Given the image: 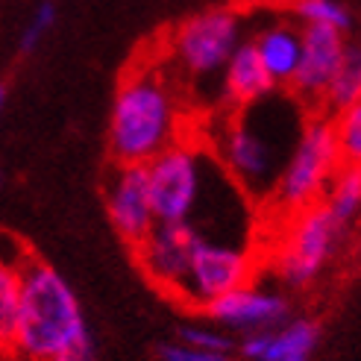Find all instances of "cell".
I'll use <instances>...</instances> for the list:
<instances>
[{
  "instance_id": "cell-1",
  "label": "cell",
  "mask_w": 361,
  "mask_h": 361,
  "mask_svg": "<svg viewBox=\"0 0 361 361\" xmlns=\"http://www.w3.org/2000/svg\"><path fill=\"white\" fill-rule=\"evenodd\" d=\"M309 118L312 109L294 92L279 94L276 88L256 103L232 109V118L224 121L214 141L218 161L250 200L270 203Z\"/></svg>"
},
{
  "instance_id": "cell-2",
  "label": "cell",
  "mask_w": 361,
  "mask_h": 361,
  "mask_svg": "<svg viewBox=\"0 0 361 361\" xmlns=\"http://www.w3.org/2000/svg\"><path fill=\"white\" fill-rule=\"evenodd\" d=\"M21 314L9 355L24 361H56L68 347L88 338V323L74 288L44 259L21 252Z\"/></svg>"
},
{
  "instance_id": "cell-3",
  "label": "cell",
  "mask_w": 361,
  "mask_h": 361,
  "mask_svg": "<svg viewBox=\"0 0 361 361\" xmlns=\"http://www.w3.org/2000/svg\"><path fill=\"white\" fill-rule=\"evenodd\" d=\"M176 97L153 68L130 71L112 100L109 156L115 165H147L176 144Z\"/></svg>"
},
{
  "instance_id": "cell-4",
  "label": "cell",
  "mask_w": 361,
  "mask_h": 361,
  "mask_svg": "<svg viewBox=\"0 0 361 361\" xmlns=\"http://www.w3.org/2000/svg\"><path fill=\"white\" fill-rule=\"evenodd\" d=\"M341 165L344 161H341L332 115L312 112L267 209L282 218H294L302 209L323 203Z\"/></svg>"
},
{
  "instance_id": "cell-5",
  "label": "cell",
  "mask_w": 361,
  "mask_h": 361,
  "mask_svg": "<svg viewBox=\"0 0 361 361\" xmlns=\"http://www.w3.org/2000/svg\"><path fill=\"white\" fill-rule=\"evenodd\" d=\"M241 47V15L232 9H206L191 15L171 35V56L185 77H224L232 53Z\"/></svg>"
},
{
  "instance_id": "cell-6",
  "label": "cell",
  "mask_w": 361,
  "mask_h": 361,
  "mask_svg": "<svg viewBox=\"0 0 361 361\" xmlns=\"http://www.w3.org/2000/svg\"><path fill=\"white\" fill-rule=\"evenodd\" d=\"M341 232H344V224L335 218L326 203L309 206L294 218H288V235L274 256L279 279L291 288H305L314 282L332 259Z\"/></svg>"
},
{
  "instance_id": "cell-7",
  "label": "cell",
  "mask_w": 361,
  "mask_h": 361,
  "mask_svg": "<svg viewBox=\"0 0 361 361\" xmlns=\"http://www.w3.org/2000/svg\"><path fill=\"white\" fill-rule=\"evenodd\" d=\"M147 171L156 221H191L209 179L203 150L188 141H176L147 161Z\"/></svg>"
},
{
  "instance_id": "cell-8",
  "label": "cell",
  "mask_w": 361,
  "mask_h": 361,
  "mask_svg": "<svg viewBox=\"0 0 361 361\" xmlns=\"http://www.w3.org/2000/svg\"><path fill=\"white\" fill-rule=\"evenodd\" d=\"M252 274H256V262H252L250 250H244L238 244L200 238V244L194 250L188 282L176 302L203 312L212 300L235 291L241 285H250Z\"/></svg>"
},
{
  "instance_id": "cell-9",
  "label": "cell",
  "mask_w": 361,
  "mask_h": 361,
  "mask_svg": "<svg viewBox=\"0 0 361 361\" xmlns=\"http://www.w3.org/2000/svg\"><path fill=\"white\" fill-rule=\"evenodd\" d=\"M200 238H203L200 229L188 221H159L150 229V235L133 250V256L144 270V276L159 291L179 300L188 282L194 250L200 244Z\"/></svg>"
},
{
  "instance_id": "cell-10",
  "label": "cell",
  "mask_w": 361,
  "mask_h": 361,
  "mask_svg": "<svg viewBox=\"0 0 361 361\" xmlns=\"http://www.w3.org/2000/svg\"><path fill=\"white\" fill-rule=\"evenodd\" d=\"M103 203L121 241L135 250L159 224L150 197L147 165H112L103 179Z\"/></svg>"
},
{
  "instance_id": "cell-11",
  "label": "cell",
  "mask_w": 361,
  "mask_h": 361,
  "mask_svg": "<svg viewBox=\"0 0 361 361\" xmlns=\"http://www.w3.org/2000/svg\"><path fill=\"white\" fill-rule=\"evenodd\" d=\"M344 53H347V39L341 30L323 24H302V56L297 77L291 82V92L312 112L323 109V97H326L338 68L344 62Z\"/></svg>"
},
{
  "instance_id": "cell-12",
  "label": "cell",
  "mask_w": 361,
  "mask_h": 361,
  "mask_svg": "<svg viewBox=\"0 0 361 361\" xmlns=\"http://www.w3.org/2000/svg\"><path fill=\"white\" fill-rule=\"evenodd\" d=\"M203 314L226 329H241V332H262V329H276L288 323V300L276 291L256 285H241L218 300H212Z\"/></svg>"
},
{
  "instance_id": "cell-13",
  "label": "cell",
  "mask_w": 361,
  "mask_h": 361,
  "mask_svg": "<svg viewBox=\"0 0 361 361\" xmlns=\"http://www.w3.org/2000/svg\"><path fill=\"white\" fill-rule=\"evenodd\" d=\"M320 341V326L309 317L288 320L276 329L250 332L241 341V355L250 361H288V358H309V353Z\"/></svg>"
},
{
  "instance_id": "cell-14",
  "label": "cell",
  "mask_w": 361,
  "mask_h": 361,
  "mask_svg": "<svg viewBox=\"0 0 361 361\" xmlns=\"http://www.w3.org/2000/svg\"><path fill=\"white\" fill-rule=\"evenodd\" d=\"M252 44H256L276 88H285V85L291 88L300 68V56H302V27L291 21H274L252 35Z\"/></svg>"
},
{
  "instance_id": "cell-15",
  "label": "cell",
  "mask_w": 361,
  "mask_h": 361,
  "mask_svg": "<svg viewBox=\"0 0 361 361\" xmlns=\"http://www.w3.org/2000/svg\"><path fill=\"white\" fill-rule=\"evenodd\" d=\"M270 92H276V82L267 74L256 44H252V39L241 42V47L232 53V59L224 71V100L232 109H238V106L267 97Z\"/></svg>"
},
{
  "instance_id": "cell-16",
  "label": "cell",
  "mask_w": 361,
  "mask_h": 361,
  "mask_svg": "<svg viewBox=\"0 0 361 361\" xmlns=\"http://www.w3.org/2000/svg\"><path fill=\"white\" fill-rule=\"evenodd\" d=\"M361 100V47L358 44H347L344 62H341L338 74L329 85L326 97H323V109L326 115H338L355 106Z\"/></svg>"
},
{
  "instance_id": "cell-17",
  "label": "cell",
  "mask_w": 361,
  "mask_h": 361,
  "mask_svg": "<svg viewBox=\"0 0 361 361\" xmlns=\"http://www.w3.org/2000/svg\"><path fill=\"white\" fill-rule=\"evenodd\" d=\"M323 203L341 224L350 226L361 214V165H341Z\"/></svg>"
},
{
  "instance_id": "cell-18",
  "label": "cell",
  "mask_w": 361,
  "mask_h": 361,
  "mask_svg": "<svg viewBox=\"0 0 361 361\" xmlns=\"http://www.w3.org/2000/svg\"><path fill=\"white\" fill-rule=\"evenodd\" d=\"M21 270L18 262H4L0 267V341L4 347H12L18 329V314H21Z\"/></svg>"
},
{
  "instance_id": "cell-19",
  "label": "cell",
  "mask_w": 361,
  "mask_h": 361,
  "mask_svg": "<svg viewBox=\"0 0 361 361\" xmlns=\"http://www.w3.org/2000/svg\"><path fill=\"white\" fill-rule=\"evenodd\" d=\"M291 12L300 24H323L347 32L353 27V15L341 0H288Z\"/></svg>"
},
{
  "instance_id": "cell-20",
  "label": "cell",
  "mask_w": 361,
  "mask_h": 361,
  "mask_svg": "<svg viewBox=\"0 0 361 361\" xmlns=\"http://www.w3.org/2000/svg\"><path fill=\"white\" fill-rule=\"evenodd\" d=\"M335 121V135H338V150L344 165H361V100L350 109L332 115Z\"/></svg>"
},
{
  "instance_id": "cell-21",
  "label": "cell",
  "mask_w": 361,
  "mask_h": 361,
  "mask_svg": "<svg viewBox=\"0 0 361 361\" xmlns=\"http://www.w3.org/2000/svg\"><path fill=\"white\" fill-rule=\"evenodd\" d=\"M59 21V9L56 4H50V0H42L39 6H35L32 18L27 21V27L21 30V35H18V53L21 56H30L32 50H39V44L44 42V35L56 27Z\"/></svg>"
},
{
  "instance_id": "cell-22",
  "label": "cell",
  "mask_w": 361,
  "mask_h": 361,
  "mask_svg": "<svg viewBox=\"0 0 361 361\" xmlns=\"http://www.w3.org/2000/svg\"><path fill=\"white\" fill-rule=\"evenodd\" d=\"M179 341L191 347H200V350H212V353H232L235 350V341L229 335H224L221 329H212V326H183L179 329Z\"/></svg>"
},
{
  "instance_id": "cell-23",
  "label": "cell",
  "mask_w": 361,
  "mask_h": 361,
  "mask_svg": "<svg viewBox=\"0 0 361 361\" xmlns=\"http://www.w3.org/2000/svg\"><path fill=\"white\" fill-rule=\"evenodd\" d=\"M159 358L161 361H229V353H212V350H200L191 344H159Z\"/></svg>"
},
{
  "instance_id": "cell-24",
  "label": "cell",
  "mask_w": 361,
  "mask_h": 361,
  "mask_svg": "<svg viewBox=\"0 0 361 361\" xmlns=\"http://www.w3.org/2000/svg\"><path fill=\"white\" fill-rule=\"evenodd\" d=\"M56 361H94V338L88 335V338L77 341V344L68 347Z\"/></svg>"
},
{
  "instance_id": "cell-25",
  "label": "cell",
  "mask_w": 361,
  "mask_h": 361,
  "mask_svg": "<svg viewBox=\"0 0 361 361\" xmlns=\"http://www.w3.org/2000/svg\"><path fill=\"white\" fill-rule=\"evenodd\" d=\"M288 361H305V358H288Z\"/></svg>"
},
{
  "instance_id": "cell-26",
  "label": "cell",
  "mask_w": 361,
  "mask_h": 361,
  "mask_svg": "<svg viewBox=\"0 0 361 361\" xmlns=\"http://www.w3.org/2000/svg\"><path fill=\"white\" fill-rule=\"evenodd\" d=\"M9 361H24V358H9Z\"/></svg>"
}]
</instances>
